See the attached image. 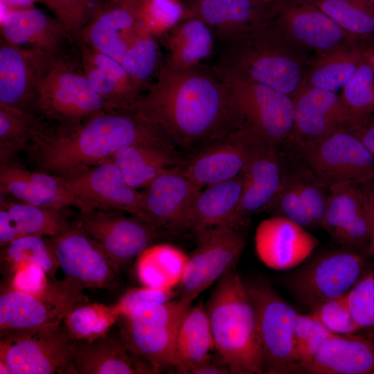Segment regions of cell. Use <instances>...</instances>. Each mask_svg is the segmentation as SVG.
<instances>
[{
    "label": "cell",
    "mask_w": 374,
    "mask_h": 374,
    "mask_svg": "<svg viewBox=\"0 0 374 374\" xmlns=\"http://www.w3.org/2000/svg\"><path fill=\"white\" fill-rule=\"evenodd\" d=\"M132 109L173 143L202 146L240 129L230 96L213 69L161 62L157 79Z\"/></svg>",
    "instance_id": "1"
},
{
    "label": "cell",
    "mask_w": 374,
    "mask_h": 374,
    "mask_svg": "<svg viewBox=\"0 0 374 374\" xmlns=\"http://www.w3.org/2000/svg\"><path fill=\"white\" fill-rule=\"evenodd\" d=\"M30 153L44 172L56 175L109 160L125 147L175 144L158 125L133 109H106L71 126L51 125L37 118Z\"/></svg>",
    "instance_id": "2"
},
{
    "label": "cell",
    "mask_w": 374,
    "mask_h": 374,
    "mask_svg": "<svg viewBox=\"0 0 374 374\" xmlns=\"http://www.w3.org/2000/svg\"><path fill=\"white\" fill-rule=\"evenodd\" d=\"M221 41V55L215 66L292 98L299 89L310 63L305 50L292 42L271 22Z\"/></svg>",
    "instance_id": "3"
},
{
    "label": "cell",
    "mask_w": 374,
    "mask_h": 374,
    "mask_svg": "<svg viewBox=\"0 0 374 374\" xmlns=\"http://www.w3.org/2000/svg\"><path fill=\"white\" fill-rule=\"evenodd\" d=\"M206 309L215 350L231 374L264 373L255 308L235 269L218 280Z\"/></svg>",
    "instance_id": "4"
},
{
    "label": "cell",
    "mask_w": 374,
    "mask_h": 374,
    "mask_svg": "<svg viewBox=\"0 0 374 374\" xmlns=\"http://www.w3.org/2000/svg\"><path fill=\"white\" fill-rule=\"evenodd\" d=\"M213 69L227 89L240 129H248L280 148L292 142L294 130L292 97L229 69L217 66Z\"/></svg>",
    "instance_id": "5"
},
{
    "label": "cell",
    "mask_w": 374,
    "mask_h": 374,
    "mask_svg": "<svg viewBox=\"0 0 374 374\" xmlns=\"http://www.w3.org/2000/svg\"><path fill=\"white\" fill-rule=\"evenodd\" d=\"M0 361L10 374L69 373L75 339L63 321L0 333Z\"/></svg>",
    "instance_id": "6"
},
{
    "label": "cell",
    "mask_w": 374,
    "mask_h": 374,
    "mask_svg": "<svg viewBox=\"0 0 374 374\" xmlns=\"http://www.w3.org/2000/svg\"><path fill=\"white\" fill-rule=\"evenodd\" d=\"M368 251L342 248L317 255L286 276L290 292L310 310L347 294L356 283L371 257Z\"/></svg>",
    "instance_id": "7"
},
{
    "label": "cell",
    "mask_w": 374,
    "mask_h": 374,
    "mask_svg": "<svg viewBox=\"0 0 374 374\" xmlns=\"http://www.w3.org/2000/svg\"><path fill=\"white\" fill-rule=\"evenodd\" d=\"M35 109L55 125L71 126L96 113L114 109L93 89L81 64L61 55L39 86Z\"/></svg>",
    "instance_id": "8"
},
{
    "label": "cell",
    "mask_w": 374,
    "mask_h": 374,
    "mask_svg": "<svg viewBox=\"0 0 374 374\" xmlns=\"http://www.w3.org/2000/svg\"><path fill=\"white\" fill-rule=\"evenodd\" d=\"M246 286L256 314L264 373H299L294 357L298 312L265 280Z\"/></svg>",
    "instance_id": "9"
},
{
    "label": "cell",
    "mask_w": 374,
    "mask_h": 374,
    "mask_svg": "<svg viewBox=\"0 0 374 374\" xmlns=\"http://www.w3.org/2000/svg\"><path fill=\"white\" fill-rule=\"evenodd\" d=\"M292 143L303 163L328 187L338 183H362L374 176V157L351 130Z\"/></svg>",
    "instance_id": "10"
},
{
    "label": "cell",
    "mask_w": 374,
    "mask_h": 374,
    "mask_svg": "<svg viewBox=\"0 0 374 374\" xmlns=\"http://www.w3.org/2000/svg\"><path fill=\"white\" fill-rule=\"evenodd\" d=\"M84 287L66 277L51 280L39 294L3 286L0 295V333L38 328L63 321L76 305L88 301Z\"/></svg>",
    "instance_id": "11"
},
{
    "label": "cell",
    "mask_w": 374,
    "mask_h": 374,
    "mask_svg": "<svg viewBox=\"0 0 374 374\" xmlns=\"http://www.w3.org/2000/svg\"><path fill=\"white\" fill-rule=\"evenodd\" d=\"M197 247L178 286L179 298L193 302L235 267L246 245L240 228L218 225L195 231Z\"/></svg>",
    "instance_id": "12"
},
{
    "label": "cell",
    "mask_w": 374,
    "mask_h": 374,
    "mask_svg": "<svg viewBox=\"0 0 374 374\" xmlns=\"http://www.w3.org/2000/svg\"><path fill=\"white\" fill-rule=\"evenodd\" d=\"M246 152L244 187L240 204L228 225L240 228L263 211L278 192L286 166L285 148L266 141L248 129H239Z\"/></svg>",
    "instance_id": "13"
},
{
    "label": "cell",
    "mask_w": 374,
    "mask_h": 374,
    "mask_svg": "<svg viewBox=\"0 0 374 374\" xmlns=\"http://www.w3.org/2000/svg\"><path fill=\"white\" fill-rule=\"evenodd\" d=\"M285 150L286 166L281 184L263 211L306 229L321 227L329 187L303 163L292 143Z\"/></svg>",
    "instance_id": "14"
},
{
    "label": "cell",
    "mask_w": 374,
    "mask_h": 374,
    "mask_svg": "<svg viewBox=\"0 0 374 374\" xmlns=\"http://www.w3.org/2000/svg\"><path fill=\"white\" fill-rule=\"evenodd\" d=\"M75 221L103 247L119 269L168 233L120 211L91 208L79 211Z\"/></svg>",
    "instance_id": "15"
},
{
    "label": "cell",
    "mask_w": 374,
    "mask_h": 374,
    "mask_svg": "<svg viewBox=\"0 0 374 374\" xmlns=\"http://www.w3.org/2000/svg\"><path fill=\"white\" fill-rule=\"evenodd\" d=\"M60 267L84 288L113 290L120 269L103 247L75 221L49 238Z\"/></svg>",
    "instance_id": "16"
},
{
    "label": "cell",
    "mask_w": 374,
    "mask_h": 374,
    "mask_svg": "<svg viewBox=\"0 0 374 374\" xmlns=\"http://www.w3.org/2000/svg\"><path fill=\"white\" fill-rule=\"evenodd\" d=\"M60 176L71 192L91 208L127 213L147 222L141 192L126 182L110 159Z\"/></svg>",
    "instance_id": "17"
},
{
    "label": "cell",
    "mask_w": 374,
    "mask_h": 374,
    "mask_svg": "<svg viewBox=\"0 0 374 374\" xmlns=\"http://www.w3.org/2000/svg\"><path fill=\"white\" fill-rule=\"evenodd\" d=\"M60 56L1 38L0 104L33 114L39 86Z\"/></svg>",
    "instance_id": "18"
},
{
    "label": "cell",
    "mask_w": 374,
    "mask_h": 374,
    "mask_svg": "<svg viewBox=\"0 0 374 374\" xmlns=\"http://www.w3.org/2000/svg\"><path fill=\"white\" fill-rule=\"evenodd\" d=\"M271 24L292 42L317 56L361 41L308 0H285Z\"/></svg>",
    "instance_id": "19"
},
{
    "label": "cell",
    "mask_w": 374,
    "mask_h": 374,
    "mask_svg": "<svg viewBox=\"0 0 374 374\" xmlns=\"http://www.w3.org/2000/svg\"><path fill=\"white\" fill-rule=\"evenodd\" d=\"M321 227L339 247L368 251L373 228L363 182L338 183L329 186Z\"/></svg>",
    "instance_id": "20"
},
{
    "label": "cell",
    "mask_w": 374,
    "mask_h": 374,
    "mask_svg": "<svg viewBox=\"0 0 374 374\" xmlns=\"http://www.w3.org/2000/svg\"><path fill=\"white\" fill-rule=\"evenodd\" d=\"M201 189L179 168L162 173L141 192L147 222L168 233L190 229L193 206Z\"/></svg>",
    "instance_id": "21"
},
{
    "label": "cell",
    "mask_w": 374,
    "mask_h": 374,
    "mask_svg": "<svg viewBox=\"0 0 374 374\" xmlns=\"http://www.w3.org/2000/svg\"><path fill=\"white\" fill-rule=\"evenodd\" d=\"M285 1L195 0L187 12L222 40L269 24Z\"/></svg>",
    "instance_id": "22"
},
{
    "label": "cell",
    "mask_w": 374,
    "mask_h": 374,
    "mask_svg": "<svg viewBox=\"0 0 374 374\" xmlns=\"http://www.w3.org/2000/svg\"><path fill=\"white\" fill-rule=\"evenodd\" d=\"M292 99V141L318 140L339 130H353L357 126L356 121L336 92L301 85Z\"/></svg>",
    "instance_id": "23"
},
{
    "label": "cell",
    "mask_w": 374,
    "mask_h": 374,
    "mask_svg": "<svg viewBox=\"0 0 374 374\" xmlns=\"http://www.w3.org/2000/svg\"><path fill=\"white\" fill-rule=\"evenodd\" d=\"M254 241L259 259L275 270L299 265L319 244L306 229L279 216L261 221L256 229Z\"/></svg>",
    "instance_id": "24"
},
{
    "label": "cell",
    "mask_w": 374,
    "mask_h": 374,
    "mask_svg": "<svg viewBox=\"0 0 374 374\" xmlns=\"http://www.w3.org/2000/svg\"><path fill=\"white\" fill-rule=\"evenodd\" d=\"M143 32L135 10L107 0L75 38L121 62L129 46Z\"/></svg>",
    "instance_id": "25"
},
{
    "label": "cell",
    "mask_w": 374,
    "mask_h": 374,
    "mask_svg": "<svg viewBox=\"0 0 374 374\" xmlns=\"http://www.w3.org/2000/svg\"><path fill=\"white\" fill-rule=\"evenodd\" d=\"M304 374H374V336L332 335L321 345Z\"/></svg>",
    "instance_id": "26"
},
{
    "label": "cell",
    "mask_w": 374,
    "mask_h": 374,
    "mask_svg": "<svg viewBox=\"0 0 374 374\" xmlns=\"http://www.w3.org/2000/svg\"><path fill=\"white\" fill-rule=\"evenodd\" d=\"M181 172L200 187L231 179L242 173L246 152L239 129L200 146Z\"/></svg>",
    "instance_id": "27"
},
{
    "label": "cell",
    "mask_w": 374,
    "mask_h": 374,
    "mask_svg": "<svg viewBox=\"0 0 374 374\" xmlns=\"http://www.w3.org/2000/svg\"><path fill=\"white\" fill-rule=\"evenodd\" d=\"M155 373L134 355L121 339L107 334L92 340L74 341L70 374H135Z\"/></svg>",
    "instance_id": "28"
},
{
    "label": "cell",
    "mask_w": 374,
    "mask_h": 374,
    "mask_svg": "<svg viewBox=\"0 0 374 374\" xmlns=\"http://www.w3.org/2000/svg\"><path fill=\"white\" fill-rule=\"evenodd\" d=\"M2 39L13 44L62 55L66 42L72 37L55 17L33 7L3 12L1 20Z\"/></svg>",
    "instance_id": "29"
},
{
    "label": "cell",
    "mask_w": 374,
    "mask_h": 374,
    "mask_svg": "<svg viewBox=\"0 0 374 374\" xmlns=\"http://www.w3.org/2000/svg\"><path fill=\"white\" fill-rule=\"evenodd\" d=\"M82 71L111 109H132L140 96L122 64L78 41Z\"/></svg>",
    "instance_id": "30"
},
{
    "label": "cell",
    "mask_w": 374,
    "mask_h": 374,
    "mask_svg": "<svg viewBox=\"0 0 374 374\" xmlns=\"http://www.w3.org/2000/svg\"><path fill=\"white\" fill-rule=\"evenodd\" d=\"M109 159L120 169L126 182L137 190L145 188L162 173L179 168L174 145L134 144L122 148Z\"/></svg>",
    "instance_id": "31"
},
{
    "label": "cell",
    "mask_w": 374,
    "mask_h": 374,
    "mask_svg": "<svg viewBox=\"0 0 374 374\" xmlns=\"http://www.w3.org/2000/svg\"><path fill=\"white\" fill-rule=\"evenodd\" d=\"M180 323L130 325L123 322L121 339L130 351L157 373L176 366V340Z\"/></svg>",
    "instance_id": "32"
},
{
    "label": "cell",
    "mask_w": 374,
    "mask_h": 374,
    "mask_svg": "<svg viewBox=\"0 0 374 374\" xmlns=\"http://www.w3.org/2000/svg\"><path fill=\"white\" fill-rule=\"evenodd\" d=\"M244 177L238 176L207 186L198 194L192 213L191 227L195 231L229 224L242 195Z\"/></svg>",
    "instance_id": "33"
},
{
    "label": "cell",
    "mask_w": 374,
    "mask_h": 374,
    "mask_svg": "<svg viewBox=\"0 0 374 374\" xmlns=\"http://www.w3.org/2000/svg\"><path fill=\"white\" fill-rule=\"evenodd\" d=\"M188 256L169 244H154L143 250L136 261V273L143 286L172 290L181 283Z\"/></svg>",
    "instance_id": "34"
},
{
    "label": "cell",
    "mask_w": 374,
    "mask_h": 374,
    "mask_svg": "<svg viewBox=\"0 0 374 374\" xmlns=\"http://www.w3.org/2000/svg\"><path fill=\"white\" fill-rule=\"evenodd\" d=\"M215 349L210 320L206 307L191 305L184 316L177 335V364L181 373L202 361Z\"/></svg>",
    "instance_id": "35"
},
{
    "label": "cell",
    "mask_w": 374,
    "mask_h": 374,
    "mask_svg": "<svg viewBox=\"0 0 374 374\" xmlns=\"http://www.w3.org/2000/svg\"><path fill=\"white\" fill-rule=\"evenodd\" d=\"M362 59L361 42L319 55L308 66L301 85L336 92L352 78Z\"/></svg>",
    "instance_id": "36"
},
{
    "label": "cell",
    "mask_w": 374,
    "mask_h": 374,
    "mask_svg": "<svg viewBox=\"0 0 374 374\" xmlns=\"http://www.w3.org/2000/svg\"><path fill=\"white\" fill-rule=\"evenodd\" d=\"M0 207L9 213L18 238L24 235L56 236L69 226L66 209L11 202L1 196Z\"/></svg>",
    "instance_id": "37"
},
{
    "label": "cell",
    "mask_w": 374,
    "mask_h": 374,
    "mask_svg": "<svg viewBox=\"0 0 374 374\" xmlns=\"http://www.w3.org/2000/svg\"><path fill=\"white\" fill-rule=\"evenodd\" d=\"M1 195L30 205L56 208H73L65 198L39 185L25 173L24 168L11 161L0 163Z\"/></svg>",
    "instance_id": "38"
},
{
    "label": "cell",
    "mask_w": 374,
    "mask_h": 374,
    "mask_svg": "<svg viewBox=\"0 0 374 374\" xmlns=\"http://www.w3.org/2000/svg\"><path fill=\"white\" fill-rule=\"evenodd\" d=\"M308 1L359 41L374 38V9L364 0Z\"/></svg>",
    "instance_id": "39"
},
{
    "label": "cell",
    "mask_w": 374,
    "mask_h": 374,
    "mask_svg": "<svg viewBox=\"0 0 374 374\" xmlns=\"http://www.w3.org/2000/svg\"><path fill=\"white\" fill-rule=\"evenodd\" d=\"M1 260L6 265L8 272L22 262L40 267L51 279L60 267L48 237L24 235L1 248Z\"/></svg>",
    "instance_id": "40"
},
{
    "label": "cell",
    "mask_w": 374,
    "mask_h": 374,
    "mask_svg": "<svg viewBox=\"0 0 374 374\" xmlns=\"http://www.w3.org/2000/svg\"><path fill=\"white\" fill-rule=\"evenodd\" d=\"M87 302L76 305L64 319L65 326L75 339L92 340L105 335L120 317L114 305L107 306Z\"/></svg>",
    "instance_id": "41"
},
{
    "label": "cell",
    "mask_w": 374,
    "mask_h": 374,
    "mask_svg": "<svg viewBox=\"0 0 374 374\" xmlns=\"http://www.w3.org/2000/svg\"><path fill=\"white\" fill-rule=\"evenodd\" d=\"M169 62L179 66L196 64L211 53L213 33L204 21L191 18L178 29Z\"/></svg>",
    "instance_id": "42"
},
{
    "label": "cell",
    "mask_w": 374,
    "mask_h": 374,
    "mask_svg": "<svg viewBox=\"0 0 374 374\" xmlns=\"http://www.w3.org/2000/svg\"><path fill=\"white\" fill-rule=\"evenodd\" d=\"M37 118L34 114L0 104V163L11 161L31 141Z\"/></svg>",
    "instance_id": "43"
},
{
    "label": "cell",
    "mask_w": 374,
    "mask_h": 374,
    "mask_svg": "<svg viewBox=\"0 0 374 374\" xmlns=\"http://www.w3.org/2000/svg\"><path fill=\"white\" fill-rule=\"evenodd\" d=\"M121 63L139 92L146 89L161 63L154 37L146 32L140 34L129 46Z\"/></svg>",
    "instance_id": "44"
},
{
    "label": "cell",
    "mask_w": 374,
    "mask_h": 374,
    "mask_svg": "<svg viewBox=\"0 0 374 374\" xmlns=\"http://www.w3.org/2000/svg\"><path fill=\"white\" fill-rule=\"evenodd\" d=\"M340 96L357 126L374 112V71L364 55L354 75L342 88Z\"/></svg>",
    "instance_id": "45"
},
{
    "label": "cell",
    "mask_w": 374,
    "mask_h": 374,
    "mask_svg": "<svg viewBox=\"0 0 374 374\" xmlns=\"http://www.w3.org/2000/svg\"><path fill=\"white\" fill-rule=\"evenodd\" d=\"M346 299L359 332L374 336V260L370 258Z\"/></svg>",
    "instance_id": "46"
},
{
    "label": "cell",
    "mask_w": 374,
    "mask_h": 374,
    "mask_svg": "<svg viewBox=\"0 0 374 374\" xmlns=\"http://www.w3.org/2000/svg\"><path fill=\"white\" fill-rule=\"evenodd\" d=\"M136 14L141 28L154 36L175 26L185 13L177 0H143Z\"/></svg>",
    "instance_id": "47"
},
{
    "label": "cell",
    "mask_w": 374,
    "mask_h": 374,
    "mask_svg": "<svg viewBox=\"0 0 374 374\" xmlns=\"http://www.w3.org/2000/svg\"><path fill=\"white\" fill-rule=\"evenodd\" d=\"M334 335L312 315L298 313L294 330V357L299 373L309 364L322 343Z\"/></svg>",
    "instance_id": "48"
},
{
    "label": "cell",
    "mask_w": 374,
    "mask_h": 374,
    "mask_svg": "<svg viewBox=\"0 0 374 374\" xmlns=\"http://www.w3.org/2000/svg\"><path fill=\"white\" fill-rule=\"evenodd\" d=\"M107 0H37L46 5L72 37L90 21Z\"/></svg>",
    "instance_id": "49"
},
{
    "label": "cell",
    "mask_w": 374,
    "mask_h": 374,
    "mask_svg": "<svg viewBox=\"0 0 374 374\" xmlns=\"http://www.w3.org/2000/svg\"><path fill=\"white\" fill-rule=\"evenodd\" d=\"M310 310V314L334 335L359 332L349 309L346 294L322 302Z\"/></svg>",
    "instance_id": "50"
},
{
    "label": "cell",
    "mask_w": 374,
    "mask_h": 374,
    "mask_svg": "<svg viewBox=\"0 0 374 374\" xmlns=\"http://www.w3.org/2000/svg\"><path fill=\"white\" fill-rule=\"evenodd\" d=\"M9 274L12 288L30 294L42 293L51 280L40 267L30 262L19 264Z\"/></svg>",
    "instance_id": "51"
},
{
    "label": "cell",
    "mask_w": 374,
    "mask_h": 374,
    "mask_svg": "<svg viewBox=\"0 0 374 374\" xmlns=\"http://www.w3.org/2000/svg\"><path fill=\"white\" fill-rule=\"evenodd\" d=\"M172 290H164L143 286L128 290L114 305L120 317L125 316L136 303L142 301L164 303L174 297Z\"/></svg>",
    "instance_id": "52"
},
{
    "label": "cell",
    "mask_w": 374,
    "mask_h": 374,
    "mask_svg": "<svg viewBox=\"0 0 374 374\" xmlns=\"http://www.w3.org/2000/svg\"><path fill=\"white\" fill-rule=\"evenodd\" d=\"M187 373L231 374V371L226 362L218 355L216 357H213L210 354L204 359L191 366Z\"/></svg>",
    "instance_id": "53"
},
{
    "label": "cell",
    "mask_w": 374,
    "mask_h": 374,
    "mask_svg": "<svg viewBox=\"0 0 374 374\" xmlns=\"http://www.w3.org/2000/svg\"><path fill=\"white\" fill-rule=\"evenodd\" d=\"M353 131L374 157V112L364 119Z\"/></svg>",
    "instance_id": "54"
},
{
    "label": "cell",
    "mask_w": 374,
    "mask_h": 374,
    "mask_svg": "<svg viewBox=\"0 0 374 374\" xmlns=\"http://www.w3.org/2000/svg\"><path fill=\"white\" fill-rule=\"evenodd\" d=\"M37 0H1L4 11L24 9L33 7V3Z\"/></svg>",
    "instance_id": "55"
},
{
    "label": "cell",
    "mask_w": 374,
    "mask_h": 374,
    "mask_svg": "<svg viewBox=\"0 0 374 374\" xmlns=\"http://www.w3.org/2000/svg\"><path fill=\"white\" fill-rule=\"evenodd\" d=\"M361 46L364 57L374 71V38L362 41Z\"/></svg>",
    "instance_id": "56"
},
{
    "label": "cell",
    "mask_w": 374,
    "mask_h": 374,
    "mask_svg": "<svg viewBox=\"0 0 374 374\" xmlns=\"http://www.w3.org/2000/svg\"><path fill=\"white\" fill-rule=\"evenodd\" d=\"M365 186L369 204L370 215L374 233V176L368 181L363 182Z\"/></svg>",
    "instance_id": "57"
},
{
    "label": "cell",
    "mask_w": 374,
    "mask_h": 374,
    "mask_svg": "<svg viewBox=\"0 0 374 374\" xmlns=\"http://www.w3.org/2000/svg\"><path fill=\"white\" fill-rule=\"evenodd\" d=\"M122 6L136 10L143 0H112Z\"/></svg>",
    "instance_id": "58"
},
{
    "label": "cell",
    "mask_w": 374,
    "mask_h": 374,
    "mask_svg": "<svg viewBox=\"0 0 374 374\" xmlns=\"http://www.w3.org/2000/svg\"><path fill=\"white\" fill-rule=\"evenodd\" d=\"M369 252L374 256V233L373 235L372 241L369 247Z\"/></svg>",
    "instance_id": "59"
},
{
    "label": "cell",
    "mask_w": 374,
    "mask_h": 374,
    "mask_svg": "<svg viewBox=\"0 0 374 374\" xmlns=\"http://www.w3.org/2000/svg\"><path fill=\"white\" fill-rule=\"evenodd\" d=\"M274 1H285V0H274Z\"/></svg>",
    "instance_id": "60"
}]
</instances>
